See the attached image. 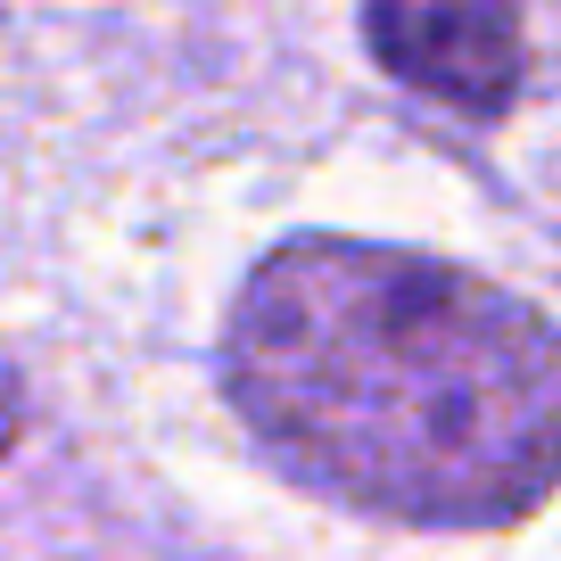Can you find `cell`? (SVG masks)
Masks as SVG:
<instances>
[{"label": "cell", "instance_id": "obj_1", "mask_svg": "<svg viewBox=\"0 0 561 561\" xmlns=\"http://www.w3.org/2000/svg\"><path fill=\"white\" fill-rule=\"evenodd\" d=\"M224 388L289 479L404 528H512L561 488V331L421 248L280 240L224 322Z\"/></svg>", "mask_w": 561, "mask_h": 561}, {"label": "cell", "instance_id": "obj_2", "mask_svg": "<svg viewBox=\"0 0 561 561\" xmlns=\"http://www.w3.org/2000/svg\"><path fill=\"white\" fill-rule=\"evenodd\" d=\"M364 42L380 58V75H397L404 91L479 124L504 116L528 75L520 0H371Z\"/></svg>", "mask_w": 561, "mask_h": 561}]
</instances>
